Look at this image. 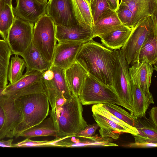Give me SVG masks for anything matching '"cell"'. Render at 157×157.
Returning <instances> with one entry per match:
<instances>
[{
  "label": "cell",
  "instance_id": "6da1fadb",
  "mask_svg": "<svg viewBox=\"0 0 157 157\" xmlns=\"http://www.w3.org/2000/svg\"><path fill=\"white\" fill-rule=\"evenodd\" d=\"M8 97L14 100L22 116L21 121L12 132V138L18 137L19 134L39 124L49 114V102L41 79Z\"/></svg>",
  "mask_w": 157,
  "mask_h": 157
},
{
  "label": "cell",
  "instance_id": "7a4b0ae2",
  "mask_svg": "<svg viewBox=\"0 0 157 157\" xmlns=\"http://www.w3.org/2000/svg\"><path fill=\"white\" fill-rule=\"evenodd\" d=\"M75 61L89 75L102 82L112 86L116 63L114 50L92 39L82 44Z\"/></svg>",
  "mask_w": 157,
  "mask_h": 157
},
{
  "label": "cell",
  "instance_id": "3957f363",
  "mask_svg": "<svg viewBox=\"0 0 157 157\" xmlns=\"http://www.w3.org/2000/svg\"><path fill=\"white\" fill-rule=\"evenodd\" d=\"M82 105L78 97L74 95L61 106L51 109L50 116L56 129V138L74 136L88 125L83 117Z\"/></svg>",
  "mask_w": 157,
  "mask_h": 157
},
{
  "label": "cell",
  "instance_id": "277c9868",
  "mask_svg": "<svg viewBox=\"0 0 157 157\" xmlns=\"http://www.w3.org/2000/svg\"><path fill=\"white\" fill-rule=\"evenodd\" d=\"M114 51L116 63L113 74L111 86L117 97V104L125 108L131 115H133L129 65L121 49Z\"/></svg>",
  "mask_w": 157,
  "mask_h": 157
},
{
  "label": "cell",
  "instance_id": "5b68a950",
  "mask_svg": "<svg viewBox=\"0 0 157 157\" xmlns=\"http://www.w3.org/2000/svg\"><path fill=\"white\" fill-rule=\"evenodd\" d=\"M157 31V13L141 19L132 29L127 41L121 48L129 65L138 61L140 48L148 36Z\"/></svg>",
  "mask_w": 157,
  "mask_h": 157
},
{
  "label": "cell",
  "instance_id": "8992f818",
  "mask_svg": "<svg viewBox=\"0 0 157 157\" xmlns=\"http://www.w3.org/2000/svg\"><path fill=\"white\" fill-rule=\"evenodd\" d=\"M34 24L32 42L42 56L52 63L57 41L55 25L52 18L46 14Z\"/></svg>",
  "mask_w": 157,
  "mask_h": 157
},
{
  "label": "cell",
  "instance_id": "52a82bcc",
  "mask_svg": "<svg viewBox=\"0 0 157 157\" xmlns=\"http://www.w3.org/2000/svg\"><path fill=\"white\" fill-rule=\"evenodd\" d=\"M78 98L82 105L110 103L117 104V98L112 87L89 74Z\"/></svg>",
  "mask_w": 157,
  "mask_h": 157
},
{
  "label": "cell",
  "instance_id": "ba28073f",
  "mask_svg": "<svg viewBox=\"0 0 157 157\" xmlns=\"http://www.w3.org/2000/svg\"><path fill=\"white\" fill-rule=\"evenodd\" d=\"M65 70L52 65L49 69L42 73L41 80L51 109L56 100L61 97L70 99L74 96L67 84Z\"/></svg>",
  "mask_w": 157,
  "mask_h": 157
},
{
  "label": "cell",
  "instance_id": "9c48e42d",
  "mask_svg": "<svg viewBox=\"0 0 157 157\" xmlns=\"http://www.w3.org/2000/svg\"><path fill=\"white\" fill-rule=\"evenodd\" d=\"M34 23L15 17L6 41L12 55H20L32 41Z\"/></svg>",
  "mask_w": 157,
  "mask_h": 157
},
{
  "label": "cell",
  "instance_id": "30bf717a",
  "mask_svg": "<svg viewBox=\"0 0 157 157\" xmlns=\"http://www.w3.org/2000/svg\"><path fill=\"white\" fill-rule=\"evenodd\" d=\"M46 11L55 25L67 26L78 24L71 0H49Z\"/></svg>",
  "mask_w": 157,
  "mask_h": 157
},
{
  "label": "cell",
  "instance_id": "8fae6325",
  "mask_svg": "<svg viewBox=\"0 0 157 157\" xmlns=\"http://www.w3.org/2000/svg\"><path fill=\"white\" fill-rule=\"evenodd\" d=\"M83 44L79 42H66L56 44L52 65L65 70L75 62Z\"/></svg>",
  "mask_w": 157,
  "mask_h": 157
},
{
  "label": "cell",
  "instance_id": "7c38bea8",
  "mask_svg": "<svg viewBox=\"0 0 157 157\" xmlns=\"http://www.w3.org/2000/svg\"><path fill=\"white\" fill-rule=\"evenodd\" d=\"M155 69L146 59L132 64L129 68L131 83L139 86L145 94H151L149 89Z\"/></svg>",
  "mask_w": 157,
  "mask_h": 157
},
{
  "label": "cell",
  "instance_id": "4fadbf2b",
  "mask_svg": "<svg viewBox=\"0 0 157 157\" xmlns=\"http://www.w3.org/2000/svg\"><path fill=\"white\" fill-rule=\"evenodd\" d=\"M5 113L4 125L0 130V140L5 137L12 138V133L16 126L21 121V112L15 104L14 100L7 96L0 101Z\"/></svg>",
  "mask_w": 157,
  "mask_h": 157
},
{
  "label": "cell",
  "instance_id": "5bb4252c",
  "mask_svg": "<svg viewBox=\"0 0 157 157\" xmlns=\"http://www.w3.org/2000/svg\"><path fill=\"white\" fill-rule=\"evenodd\" d=\"M16 7L13 11L15 17L35 23L46 14L47 4H42L36 0H16Z\"/></svg>",
  "mask_w": 157,
  "mask_h": 157
},
{
  "label": "cell",
  "instance_id": "9a60e30c",
  "mask_svg": "<svg viewBox=\"0 0 157 157\" xmlns=\"http://www.w3.org/2000/svg\"><path fill=\"white\" fill-rule=\"evenodd\" d=\"M56 38L58 43H86L93 39L92 30L78 24L69 26L55 25Z\"/></svg>",
  "mask_w": 157,
  "mask_h": 157
},
{
  "label": "cell",
  "instance_id": "2e32d148",
  "mask_svg": "<svg viewBox=\"0 0 157 157\" xmlns=\"http://www.w3.org/2000/svg\"><path fill=\"white\" fill-rule=\"evenodd\" d=\"M68 86L74 95L78 96L88 73L83 67L75 61L65 70Z\"/></svg>",
  "mask_w": 157,
  "mask_h": 157
},
{
  "label": "cell",
  "instance_id": "e0dca14e",
  "mask_svg": "<svg viewBox=\"0 0 157 157\" xmlns=\"http://www.w3.org/2000/svg\"><path fill=\"white\" fill-rule=\"evenodd\" d=\"M123 25L118 19L116 11L108 8L93 24L92 28L93 38L99 37Z\"/></svg>",
  "mask_w": 157,
  "mask_h": 157
},
{
  "label": "cell",
  "instance_id": "ac0fdd59",
  "mask_svg": "<svg viewBox=\"0 0 157 157\" xmlns=\"http://www.w3.org/2000/svg\"><path fill=\"white\" fill-rule=\"evenodd\" d=\"M20 56L23 58L26 63V73L35 71L42 72L50 69L52 65L51 63L47 61L42 56L32 41Z\"/></svg>",
  "mask_w": 157,
  "mask_h": 157
},
{
  "label": "cell",
  "instance_id": "d6986e66",
  "mask_svg": "<svg viewBox=\"0 0 157 157\" xmlns=\"http://www.w3.org/2000/svg\"><path fill=\"white\" fill-rule=\"evenodd\" d=\"M124 4L133 13L132 29L141 19L157 13V0H132Z\"/></svg>",
  "mask_w": 157,
  "mask_h": 157
},
{
  "label": "cell",
  "instance_id": "ffe728a7",
  "mask_svg": "<svg viewBox=\"0 0 157 157\" xmlns=\"http://www.w3.org/2000/svg\"><path fill=\"white\" fill-rule=\"evenodd\" d=\"M132 29L123 25L99 37L104 46L113 50L120 49L125 44L131 32Z\"/></svg>",
  "mask_w": 157,
  "mask_h": 157
},
{
  "label": "cell",
  "instance_id": "44dd1931",
  "mask_svg": "<svg viewBox=\"0 0 157 157\" xmlns=\"http://www.w3.org/2000/svg\"><path fill=\"white\" fill-rule=\"evenodd\" d=\"M133 115L138 118L145 117L146 112L151 104H154L152 94H145L140 87L131 83Z\"/></svg>",
  "mask_w": 157,
  "mask_h": 157
},
{
  "label": "cell",
  "instance_id": "7402d4cb",
  "mask_svg": "<svg viewBox=\"0 0 157 157\" xmlns=\"http://www.w3.org/2000/svg\"><path fill=\"white\" fill-rule=\"evenodd\" d=\"M92 113L93 117L100 128L99 132L101 137L117 140L122 134H130L128 130L103 116L96 113Z\"/></svg>",
  "mask_w": 157,
  "mask_h": 157
},
{
  "label": "cell",
  "instance_id": "603a6c76",
  "mask_svg": "<svg viewBox=\"0 0 157 157\" xmlns=\"http://www.w3.org/2000/svg\"><path fill=\"white\" fill-rule=\"evenodd\" d=\"M79 137L80 139L75 136H72L61 139L56 143L55 146L66 147H104L105 144V139L98 135L90 137Z\"/></svg>",
  "mask_w": 157,
  "mask_h": 157
},
{
  "label": "cell",
  "instance_id": "cb8c5ba5",
  "mask_svg": "<svg viewBox=\"0 0 157 157\" xmlns=\"http://www.w3.org/2000/svg\"><path fill=\"white\" fill-rule=\"evenodd\" d=\"M56 129L52 118H46L37 125L31 127L19 134L18 137L26 138L37 136H45L56 135Z\"/></svg>",
  "mask_w": 157,
  "mask_h": 157
},
{
  "label": "cell",
  "instance_id": "d4e9b609",
  "mask_svg": "<svg viewBox=\"0 0 157 157\" xmlns=\"http://www.w3.org/2000/svg\"><path fill=\"white\" fill-rule=\"evenodd\" d=\"M42 75V73L38 71L25 73L15 83L7 85L4 90L3 94L8 97L12 96L40 80Z\"/></svg>",
  "mask_w": 157,
  "mask_h": 157
},
{
  "label": "cell",
  "instance_id": "484cf974",
  "mask_svg": "<svg viewBox=\"0 0 157 157\" xmlns=\"http://www.w3.org/2000/svg\"><path fill=\"white\" fill-rule=\"evenodd\" d=\"M74 13L78 24L92 30L93 22L90 6L86 0H71Z\"/></svg>",
  "mask_w": 157,
  "mask_h": 157
},
{
  "label": "cell",
  "instance_id": "4316f807",
  "mask_svg": "<svg viewBox=\"0 0 157 157\" xmlns=\"http://www.w3.org/2000/svg\"><path fill=\"white\" fill-rule=\"evenodd\" d=\"M157 31L150 34L141 46L139 51L138 61L146 59L150 64L155 65L157 61Z\"/></svg>",
  "mask_w": 157,
  "mask_h": 157
},
{
  "label": "cell",
  "instance_id": "83f0119b",
  "mask_svg": "<svg viewBox=\"0 0 157 157\" xmlns=\"http://www.w3.org/2000/svg\"><path fill=\"white\" fill-rule=\"evenodd\" d=\"M11 55L7 41L0 39V88H5L7 85L8 72Z\"/></svg>",
  "mask_w": 157,
  "mask_h": 157
},
{
  "label": "cell",
  "instance_id": "f1b7e54d",
  "mask_svg": "<svg viewBox=\"0 0 157 157\" xmlns=\"http://www.w3.org/2000/svg\"><path fill=\"white\" fill-rule=\"evenodd\" d=\"M13 9L0 1V35L6 41L8 31L15 18Z\"/></svg>",
  "mask_w": 157,
  "mask_h": 157
},
{
  "label": "cell",
  "instance_id": "f546056e",
  "mask_svg": "<svg viewBox=\"0 0 157 157\" xmlns=\"http://www.w3.org/2000/svg\"><path fill=\"white\" fill-rule=\"evenodd\" d=\"M26 67L24 60L20 57L19 55H15L11 57L7 75L10 84L15 83L21 78Z\"/></svg>",
  "mask_w": 157,
  "mask_h": 157
},
{
  "label": "cell",
  "instance_id": "4dcf8cb0",
  "mask_svg": "<svg viewBox=\"0 0 157 157\" xmlns=\"http://www.w3.org/2000/svg\"><path fill=\"white\" fill-rule=\"evenodd\" d=\"M101 104L104 108L116 117L129 125L135 128L138 125V118L134 115H131L120 107L110 103Z\"/></svg>",
  "mask_w": 157,
  "mask_h": 157
},
{
  "label": "cell",
  "instance_id": "1f68e13d",
  "mask_svg": "<svg viewBox=\"0 0 157 157\" xmlns=\"http://www.w3.org/2000/svg\"><path fill=\"white\" fill-rule=\"evenodd\" d=\"M92 112L101 115L114 123L123 127L128 130L130 134L136 135L139 133L137 129L132 127L125 122L116 117L114 115L104 108L101 104L93 105L92 107Z\"/></svg>",
  "mask_w": 157,
  "mask_h": 157
},
{
  "label": "cell",
  "instance_id": "d6a6232c",
  "mask_svg": "<svg viewBox=\"0 0 157 157\" xmlns=\"http://www.w3.org/2000/svg\"><path fill=\"white\" fill-rule=\"evenodd\" d=\"M138 124L136 127L138 135L146 138L157 139V127L145 117L138 118Z\"/></svg>",
  "mask_w": 157,
  "mask_h": 157
},
{
  "label": "cell",
  "instance_id": "836d02e7",
  "mask_svg": "<svg viewBox=\"0 0 157 157\" xmlns=\"http://www.w3.org/2000/svg\"><path fill=\"white\" fill-rule=\"evenodd\" d=\"M90 7L93 24L97 21L105 10L110 8L107 0H91Z\"/></svg>",
  "mask_w": 157,
  "mask_h": 157
},
{
  "label": "cell",
  "instance_id": "e575fe53",
  "mask_svg": "<svg viewBox=\"0 0 157 157\" xmlns=\"http://www.w3.org/2000/svg\"><path fill=\"white\" fill-rule=\"evenodd\" d=\"M116 12L122 24L131 28L133 15L128 7L124 3H120Z\"/></svg>",
  "mask_w": 157,
  "mask_h": 157
},
{
  "label": "cell",
  "instance_id": "d590c367",
  "mask_svg": "<svg viewBox=\"0 0 157 157\" xmlns=\"http://www.w3.org/2000/svg\"><path fill=\"white\" fill-rule=\"evenodd\" d=\"M54 142V140L37 141L31 140L29 138H26L18 143L12 144V147H25L53 146Z\"/></svg>",
  "mask_w": 157,
  "mask_h": 157
},
{
  "label": "cell",
  "instance_id": "8d00e7d4",
  "mask_svg": "<svg viewBox=\"0 0 157 157\" xmlns=\"http://www.w3.org/2000/svg\"><path fill=\"white\" fill-rule=\"evenodd\" d=\"M99 128L96 123L87 125L83 129L78 132L75 136L82 137H90L94 136L97 129Z\"/></svg>",
  "mask_w": 157,
  "mask_h": 157
},
{
  "label": "cell",
  "instance_id": "74e56055",
  "mask_svg": "<svg viewBox=\"0 0 157 157\" xmlns=\"http://www.w3.org/2000/svg\"><path fill=\"white\" fill-rule=\"evenodd\" d=\"M126 147L133 148H151L157 147V143L136 142L127 144Z\"/></svg>",
  "mask_w": 157,
  "mask_h": 157
},
{
  "label": "cell",
  "instance_id": "f35d334b",
  "mask_svg": "<svg viewBox=\"0 0 157 157\" xmlns=\"http://www.w3.org/2000/svg\"><path fill=\"white\" fill-rule=\"evenodd\" d=\"M135 142L157 143V139L146 138L138 134L134 136Z\"/></svg>",
  "mask_w": 157,
  "mask_h": 157
},
{
  "label": "cell",
  "instance_id": "ab89813d",
  "mask_svg": "<svg viewBox=\"0 0 157 157\" xmlns=\"http://www.w3.org/2000/svg\"><path fill=\"white\" fill-rule=\"evenodd\" d=\"M148 113L149 119L157 127V107H152Z\"/></svg>",
  "mask_w": 157,
  "mask_h": 157
},
{
  "label": "cell",
  "instance_id": "60d3db41",
  "mask_svg": "<svg viewBox=\"0 0 157 157\" xmlns=\"http://www.w3.org/2000/svg\"><path fill=\"white\" fill-rule=\"evenodd\" d=\"M109 5L110 8L116 11L118 8L119 5V0H107Z\"/></svg>",
  "mask_w": 157,
  "mask_h": 157
},
{
  "label": "cell",
  "instance_id": "b9f144b4",
  "mask_svg": "<svg viewBox=\"0 0 157 157\" xmlns=\"http://www.w3.org/2000/svg\"><path fill=\"white\" fill-rule=\"evenodd\" d=\"M5 117L4 110L2 106L0 104V130L4 125Z\"/></svg>",
  "mask_w": 157,
  "mask_h": 157
},
{
  "label": "cell",
  "instance_id": "7bdbcfd3",
  "mask_svg": "<svg viewBox=\"0 0 157 157\" xmlns=\"http://www.w3.org/2000/svg\"><path fill=\"white\" fill-rule=\"evenodd\" d=\"M13 139H10L7 140H0V147H12V144Z\"/></svg>",
  "mask_w": 157,
  "mask_h": 157
},
{
  "label": "cell",
  "instance_id": "ee69618b",
  "mask_svg": "<svg viewBox=\"0 0 157 157\" xmlns=\"http://www.w3.org/2000/svg\"><path fill=\"white\" fill-rule=\"evenodd\" d=\"M67 99L63 97H61L58 98L56 101L54 107H58L63 105Z\"/></svg>",
  "mask_w": 157,
  "mask_h": 157
},
{
  "label": "cell",
  "instance_id": "f6af8a7d",
  "mask_svg": "<svg viewBox=\"0 0 157 157\" xmlns=\"http://www.w3.org/2000/svg\"><path fill=\"white\" fill-rule=\"evenodd\" d=\"M4 88H0V101L6 97L7 96L3 94Z\"/></svg>",
  "mask_w": 157,
  "mask_h": 157
},
{
  "label": "cell",
  "instance_id": "bcb514c9",
  "mask_svg": "<svg viewBox=\"0 0 157 157\" xmlns=\"http://www.w3.org/2000/svg\"><path fill=\"white\" fill-rule=\"evenodd\" d=\"M0 1L4 2L9 5L13 9L12 5V0H0Z\"/></svg>",
  "mask_w": 157,
  "mask_h": 157
},
{
  "label": "cell",
  "instance_id": "7dc6e473",
  "mask_svg": "<svg viewBox=\"0 0 157 157\" xmlns=\"http://www.w3.org/2000/svg\"><path fill=\"white\" fill-rule=\"evenodd\" d=\"M40 3L43 4H47V0H36Z\"/></svg>",
  "mask_w": 157,
  "mask_h": 157
},
{
  "label": "cell",
  "instance_id": "c3c4849f",
  "mask_svg": "<svg viewBox=\"0 0 157 157\" xmlns=\"http://www.w3.org/2000/svg\"><path fill=\"white\" fill-rule=\"evenodd\" d=\"M132 0H121L120 3H128Z\"/></svg>",
  "mask_w": 157,
  "mask_h": 157
},
{
  "label": "cell",
  "instance_id": "681fc988",
  "mask_svg": "<svg viewBox=\"0 0 157 157\" xmlns=\"http://www.w3.org/2000/svg\"><path fill=\"white\" fill-rule=\"evenodd\" d=\"M86 1L87 2V3H88V4L89 5V6L90 5L91 2V0H86Z\"/></svg>",
  "mask_w": 157,
  "mask_h": 157
}]
</instances>
